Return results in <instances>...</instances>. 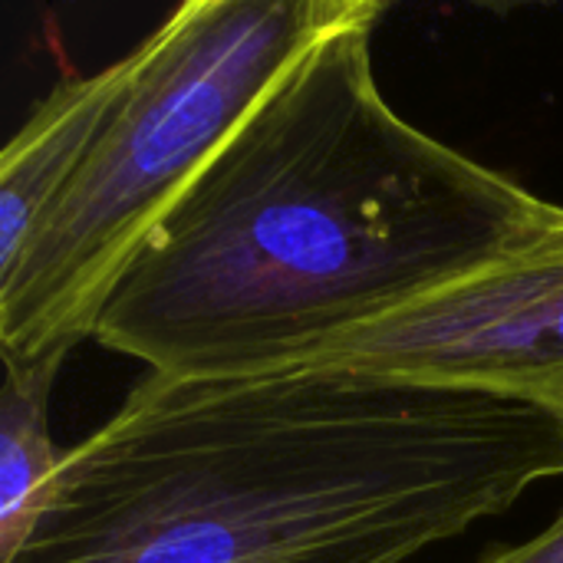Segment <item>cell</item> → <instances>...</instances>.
I'll return each instance as SVG.
<instances>
[{
  "label": "cell",
  "mask_w": 563,
  "mask_h": 563,
  "mask_svg": "<svg viewBox=\"0 0 563 563\" xmlns=\"http://www.w3.org/2000/svg\"><path fill=\"white\" fill-rule=\"evenodd\" d=\"M350 10L234 125L109 297L96 343L158 376L313 366L340 340L563 234V208L412 125Z\"/></svg>",
  "instance_id": "6da1fadb"
},
{
  "label": "cell",
  "mask_w": 563,
  "mask_h": 563,
  "mask_svg": "<svg viewBox=\"0 0 563 563\" xmlns=\"http://www.w3.org/2000/svg\"><path fill=\"white\" fill-rule=\"evenodd\" d=\"M563 478V416L353 369L145 373L7 563H409Z\"/></svg>",
  "instance_id": "7a4b0ae2"
},
{
  "label": "cell",
  "mask_w": 563,
  "mask_h": 563,
  "mask_svg": "<svg viewBox=\"0 0 563 563\" xmlns=\"http://www.w3.org/2000/svg\"><path fill=\"white\" fill-rule=\"evenodd\" d=\"M350 0H188L139 46V66L76 178L0 271V356L63 360L188 185L271 82Z\"/></svg>",
  "instance_id": "3957f363"
},
{
  "label": "cell",
  "mask_w": 563,
  "mask_h": 563,
  "mask_svg": "<svg viewBox=\"0 0 563 563\" xmlns=\"http://www.w3.org/2000/svg\"><path fill=\"white\" fill-rule=\"evenodd\" d=\"M313 366L563 416V234L340 340Z\"/></svg>",
  "instance_id": "277c9868"
},
{
  "label": "cell",
  "mask_w": 563,
  "mask_h": 563,
  "mask_svg": "<svg viewBox=\"0 0 563 563\" xmlns=\"http://www.w3.org/2000/svg\"><path fill=\"white\" fill-rule=\"evenodd\" d=\"M135 46L99 73L59 82L0 155V271H7L76 178L109 115L132 86Z\"/></svg>",
  "instance_id": "5b68a950"
},
{
  "label": "cell",
  "mask_w": 563,
  "mask_h": 563,
  "mask_svg": "<svg viewBox=\"0 0 563 563\" xmlns=\"http://www.w3.org/2000/svg\"><path fill=\"white\" fill-rule=\"evenodd\" d=\"M0 360V563H7L43 518L66 452L49 435V399L63 360Z\"/></svg>",
  "instance_id": "8992f818"
},
{
  "label": "cell",
  "mask_w": 563,
  "mask_h": 563,
  "mask_svg": "<svg viewBox=\"0 0 563 563\" xmlns=\"http://www.w3.org/2000/svg\"><path fill=\"white\" fill-rule=\"evenodd\" d=\"M478 563H563V511L534 538L492 551L485 561Z\"/></svg>",
  "instance_id": "52a82bcc"
}]
</instances>
